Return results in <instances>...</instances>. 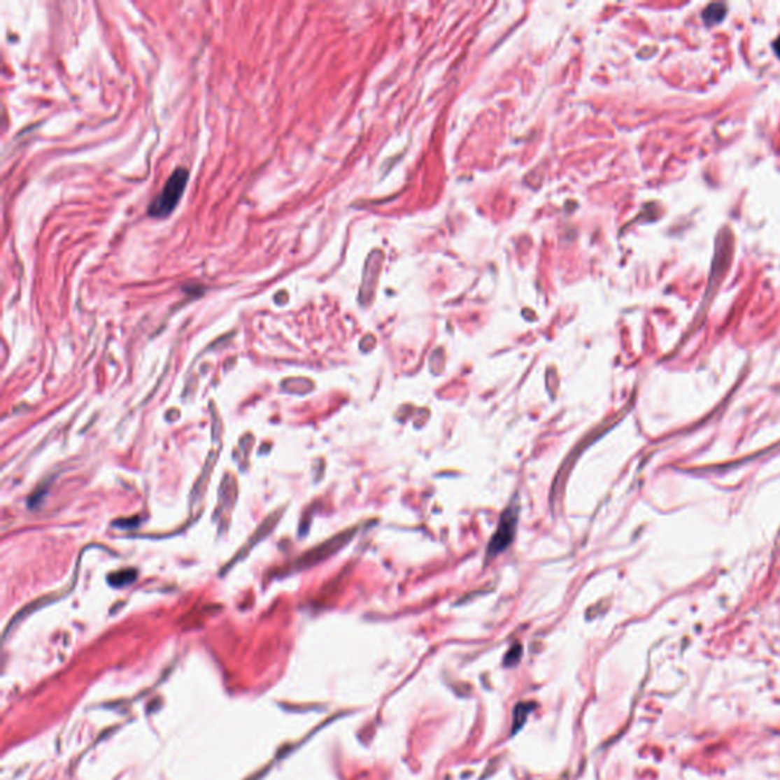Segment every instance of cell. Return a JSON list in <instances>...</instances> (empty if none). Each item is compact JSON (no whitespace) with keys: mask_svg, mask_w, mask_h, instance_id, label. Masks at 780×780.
I'll return each instance as SVG.
<instances>
[{"mask_svg":"<svg viewBox=\"0 0 780 780\" xmlns=\"http://www.w3.org/2000/svg\"><path fill=\"white\" fill-rule=\"evenodd\" d=\"M725 15V5L723 3H712L706 8L704 11V20L707 23H718L724 19Z\"/></svg>","mask_w":780,"mask_h":780,"instance_id":"cell-6","label":"cell"},{"mask_svg":"<svg viewBox=\"0 0 780 780\" xmlns=\"http://www.w3.org/2000/svg\"><path fill=\"white\" fill-rule=\"evenodd\" d=\"M774 49H776V52H777V55H779V57H780V38H779V40H777V41H776V43H774Z\"/></svg>","mask_w":780,"mask_h":780,"instance_id":"cell-7","label":"cell"},{"mask_svg":"<svg viewBox=\"0 0 780 780\" xmlns=\"http://www.w3.org/2000/svg\"><path fill=\"white\" fill-rule=\"evenodd\" d=\"M281 513H282V511H276V512H274V513H273V516H270V517H267V518H265V521H264V523H262V525L260 526V529H258V530H256V532H255V535H253V537H252L250 539H248V544H247V546H246V547L243 548V551H241V552H239V553H238V556H236V558H235V560H234L232 562H230V564L227 565V569H229V567H230V565H232V564H234L235 561H238L239 558H241V556H243V553H247L248 551H250V548H252V547H253V546H255L256 543H258V541H260V539H262V538H264L265 535H267V534H270V532H271V529H273L274 526H276V523H278V520H279V517H281Z\"/></svg>","mask_w":780,"mask_h":780,"instance_id":"cell-4","label":"cell"},{"mask_svg":"<svg viewBox=\"0 0 780 780\" xmlns=\"http://www.w3.org/2000/svg\"><path fill=\"white\" fill-rule=\"evenodd\" d=\"M137 576V572L133 569H125V570H119L116 573H111L108 576V582L111 586L115 587H124L132 584L133 581H136Z\"/></svg>","mask_w":780,"mask_h":780,"instance_id":"cell-5","label":"cell"},{"mask_svg":"<svg viewBox=\"0 0 780 780\" xmlns=\"http://www.w3.org/2000/svg\"><path fill=\"white\" fill-rule=\"evenodd\" d=\"M350 535H353V532H343L337 537L328 539V541H325L323 544L311 548L310 552L304 553V556L297 561L296 565L299 569H305V567H311V565H314L315 562L323 561L325 558H328L329 555H332L334 552L339 551L341 546H345L348 543V539L350 538Z\"/></svg>","mask_w":780,"mask_h":780,"instance_id":"cell-3","label":"cell"},{"mask_svg":"<svg viewBox=\"0 0 780 780\" xmlns=\"http://www.w3.org/2000/svg\"><path fill=\"white\" fill-rule=\"evenodd\" d=\"M516 527H517V512L516 509L509 508L508 511H504L503 517L500 520L499 529H497V532L490 543V551L488 552H490L491 556L500 553L511 544L513 535H516Z\"/></svg>","mask_w":780,"mask_h":780,"instance_id":"cell-2","label":"cell"},{"mask_svg":"<svg viewBox=\"0 0 780 780\" xmlns=\"http://www.w3.org/2000/svg\"><path fill=\"white\" fill-rule=\"evenodd\" d=\"M187 180H190V173H187V169L177 168L168 178L164 190H162V192L150 204V209H148L150 217H156V218L168 217L169 213L174 211L180 199H182V195L186 190Z\"/></svg>","mask_w":780,"mask_h":780,"instance_id":"cell-1","label":"cell"}]
</instances>
